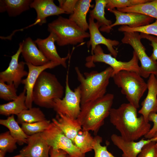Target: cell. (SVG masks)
Here are the masks:
<instances>
[{"mask_svg": "<svg viewBox=\"0 0 157 157\" xmlns=\"http://www.w3.org/2000/svg\"><path fill=\"white\" fill-rule=\"evenodd\" d=\"M110 123L127 141H135L144 136L151 129L142 115L138 117L137 108L129 103L122 104L118 108H111Z\"/></svg>", "mask_w": 157, "mask_h": 157, "instance_id": "obj_1", "label": "cell"}, {"mask_svg": "<svg viewBox=\"0 0 157 157\" xmlns=\"http://www.w3.org/2000/svg\"><path fill=\"white\" fill-rule=\"evenodd\" d=\"M114 95L108 93L103 97L81 106L80 113L77 119L82 130L94 132L96 135L109 116Z\"/></svg>", "mask_w": 157, "mask_h": 157, "instance_id": "obj_2", "label": "cell"}, {"mask_svg": "<svg viewBox=\"0 0 157 157\" xmlns=\"http://www.w3.org/2000/svg\"><path fill=\"white\" fill-rule=\"evenodd\" d=\"M81 91V106L101 98L106 94L107 88L112 77L113 69L110 67L100 72L93 71L83 74L79 68H75Z\"/></svg>", "mask_w": 157, "mask_h": 157, "instance_id": "obj_3", "label": "cell"}, {"mask_svg": "<svg viewBox=\"0 0 157 157\" xmlns=\"http://www.w3.org/2000/svg\"><path fill=\"white\" fill-rule=\"evenodd\" d=\"M64 88L56 76L46 71L38 77L33 91V102L36 105L47 108H53L54 100L61 99Z\"/></svg>", "mask_w": 157, "mask_h": 157, "instance_id": "obj_4", "label": "cell"}, {"mask_svg": "<svg viewBox=\"0 0 157 157\" xmlns=\"http://www.w3.org/2000/svg\"><path fill=\"white\" fill-rule=\"evenodd\" d=\"M47 30L54 35L60 46L75 45L90 38L89 33L82 30L75 23L61 16L49 23Z\"/></svg>", "mask_w": 157, "mask_h": 157, "instance_id": "obj_5", "label": "cell"}, {"mask_svg": "<svg viewBox=\"0 0 157 157\" xmlns=\"http://www.w3.org/2000/svg\"><path fill=\"white\" fill-rule=\"evenodd\" d=\"M115 84L121 89L129 103L137 109L140 101L147 89L146 83L140 74L136 72L122 71L112 77Z\"/></svg>", "mask_w": 157, "mask_h": 157, "instance_id": "obj_6", "label": "cell"}, {"mask_svg": "<svg viewBox=\"0 0 157 157\" xmlns=\"http://www.w3.org/2000/svg\"><path fill=\"white\" fill-rule=\"evenodd\" d=\"M139 60L136 53L133 51L131 59L129 61L123 62L117 60L110 54L105 53L101 47L97 46L93 54L85 58V66L91 68L95 66L94 63L101 62L109 65L113 69L112 77L122 71H129L137 72L140 74V67L138 65Z\"/></svg>", "mask_w": 157, "mask_h": 157, "instance_id": "obj_7", "label": "cell"}, {"mask_svg": "<svg viewBox=\"0 0 157 157\" xmlns=\"http://www.w3.org/2000/svg\"><path fill=\"white\" fill-rule=\"evenodd\" d=\"M121 41L133 48L141 63L140 74L147 78L152 74H157V61L152 60L147 54L146 49L141 41L140 35L137 32H124Z\"/></svg>", "mask_w": 157, "mask_h": 157, "instance_id": "obj_8", "label": "cell"}, {"mask_svg": "<svg viewBox=\"0 0 157 157\" xmlns=\"http://www.w3.org/2000/svg\"><path fill=\"white\" fill-rule=\"evenodd\" d=\"M40 134L51 148L65 151L69 157H85L64 133L53 122Z\"/></svg>", "mask_w": 157, "mask_h": 157, "instance_id": "obj_9", "label": "cell"}, {"mask_svg": "<svg viewBox=\"0 0 157 157\" xmlns=\"http://www.w3.org/2000/svg\"><path fill=\"white\" fill-rule=\"evenodd\" d=\"M81 95L79 86L73 91L69 82V71H67L65 81V96L63 99L54 100L53 108L56 113H60L74 119H76L81 110Z\"/></svg>", "mask_w": 157, "mask_h": 157, "instance_id": "obj_10", "label": "cell"}, {"mask_svg": "<svg viewBox=\"0 0 157 157\" xmlns=\"http://www.w3.org/2000/svg\"><path fill=\"white\" fill-rule=\"evenodd\" d=\"M22 42L16 53L11 56L8 68L0 73V80L8 84L14 83L17 88L21 83L22 78L27 76L28 72L24 69L25 62H19V57L22 52Z\"/></svg>", "mask_w": 157, "mask_h": 157, "instance_id": "obj_11", "label": "cell"}, {"mask_svg": "<svg viewBox=\"0 0 157 157\" xmlns=\"http://www.w3.org/2000/svg\"><path fill=\"white\" fill-rule=\"evenodd\" d=\"M99 27L94 19L89 16L88 19V30L90 35V39L87 45L88 48L91 47V54H93V51L96 47L100 44L105 45L110 54L116 58L118 54V51L114 47L118 45L119 42L117 40H112L105 38L101 33Z\"/></svg>", "mask_w": 157, "mask_h": 157, "instance_id": "obj_12", "label": "cell"}, {"mask_svg": "<svg viewBox=\"0 0 157 157\" xmlns=\"http://www.w3.org/2000/svg\"><path fill=\"white\" fill-rule=\"evenodd\" d=\"M28 68V74L26 77L22 80L21 83L24 85V89L26 91V104L29 109L32 108L33 89L35 83L40 74L48 69H52L60 65L58 63L50 61L41 66H34L29 63H26Z\"/></svg>", "mask_w": 157, "mask_h": 157, "instance_id": "obj_13", "label": "cell"}, {"mask_svg": "<svg viewBox=\"0 0 157 157\" xmlns=\"http://www.w3.org/2000/svg\"><path fill=\"white\" fill-rule=\"evenodd\" d=\"M108 11L114 15L116 19L115 22L109 28L110 32L113 27L117 25L137 27L149 24L154 19L152 17L143 14L135 13H123L115 8Z\"/></svg>", "mask_w": 157, "mask_h": 157, "instance_id": "obj_14", "label": "cell"}, {"mask_svg": "<svg viewBox=\"0 0 157 157\" xmlns=\"http://www.w3.org/2000/svg\"><path fill=\"white\" fill-rule=\"evenodd\" d=\"M56 38L54 35L50 33L46 38H37L35 41L38 48L44 56L49 61L58 63L64 67H67L66 62L70 57L69 52L65 57H61L58 54L55 44Z\"/></svg>", "mask_w": 157, "mask_h": 157, "instance_id": "obj_15", "label": "cell"}, {"mask_svg": "<svg viewBox=\"0 0 157 157\" xmlns=\"http://www.w3.org/2000/svg\"><path fill=\"white\" fill-rule=\"evenodd\" d=\"M27 145L20 151L24 157H49L50 147L40 135V133L29 136Z\"/></svg>", "mask_w": 157, "mask_h": 157, "instance_id": "obj_16", "label": "cell"}, {"mask_svg": "<svg viewBox=\"0 0 157 157\" xmlns=\"http://www.w3.org/2000/svg\"><path fill=\"white\" fill-rule=\"evenodd\" d=\"M111 139L113 144L123 152L122 156L137 157L144 145L151 142H156L157 137L146 140L142 138L138 142H135L126 141L121 136L113 134Z\"/></svg>", "mask_w": 157, "mask_h": 157, "instance_id": "obj_17", "label": "cell"}, {"mask_svg": "<svg viewBox=\"0 0 157 157\" xmlns=\"http://www.w3.org/2000/svg\"><path fill=\"white\" fill-rule=\"evenodd\" d=\"M37 13V17L34 24L42 25L47 22V18L49 16L58 15L65 13L56 6L53 0H34L30 5Z\"/></svg>", "mask_w": 157, "mask_h": 157, "instance_id": "obj_18", "label": "cell"}, {"mask_svg": "<svg viewBox=\"0 0 157 157\" xmlns=\"http://www.w3.org/2000/svg\"><path fill=\"white\" fill-rule=\"evenodd\" d=\"M148 92L141 103L142 106L138 113L141 114L145 121L149 122V115L157 112V79L156 76L151 74L147 82Z\"/></svg>", "mask_w": 157, "mask_h": 157, "instance_id": "obj_19", "label": "cell"}, {"mask_svg": "<svg viewBox=\"0 0 157 157\" xmlns=\"http://www.w3.org/2000/svg\"><path fill=\"white\" fill-rule=\"evenodd\" d=\"M22 42L21 53L25 63L39 66L44 65L50 61L44 56L37 47L35 41L31 38H26Z\"/></svg>", "mask_w": 157, "mask_h": 157, "instance_id": "obj_20", "label": "cell"}, {"mask_svg": "<svg viewBox=\"0 0 157 157\" xmlns=\"http://www.w3.org/2000/svg\"><path fill=\"white\" fill-rule=\"evenodd\" d=\"M53 123L68 138L73 141L78 132L82 130V126L77 119H74L60 113H57Z\"/></svg>", "mask_w": 157, "mask_h": 157, "instance_id": "obj_21", "label": "cell"}, {"mask_svg": "<svg viewBox=\"0 0 157 157\" xmlns=\"http://www.w3.org/2000/svg\"><path fill=\"white\" fill-rule=\"evenodd\" d=\"M92 2L91 0H78L73 13L69 16V19L85 31L88 29L86 16L90 8L93 6Z\"/></svg>", "mask_w": 157, "mask_h": 157, "instance_id": "obj_22", "label": "cell"}, {"mask_svg": "<svg viewBox=\"0 0 157 157\" xmlns=\"http://www.w3.org/2000/svg\"><path fill=\"white\" fill-rule=\"evenodd\" d=\"M108 0H95L94 8L89 12L90 15L97 20L100 31L109 33V28L112 24L111 21L105 17V9Z\"/></svg>", "mask_w": 157, "mask_h": 157, "instance_id": "obj_23", "label": "cell"}, {"mask_svg": "<svg viewBox=\"0 0 157 157\" xmlns=\"http://www.w3.org/2000/svg\"><path fill=\"white\" fill-rule=\"evenodd\" d=\"M0 1V12L6 11L9 16L15 17L28 10L33 0H1Z\"/></svg>", "mask_w": 157, "mask_h": 157, "instance_id": "obj_24", "label": "cell"}, {"mask_svg": "<svg viewBox=\"0 0 157 157\" xmlns=\"http://www.w3.org/2000/svg\"><path fill=\"white\" fill-rule=\"evenodd\" d=\"M26 91L24 89L16 99L0 105V114L6 116L13 115L17 116L23 110L28 109L26 104Z\"/></svg>", "mask_w": 157, "mask_h": 157, "instance_id": "obj_25", "label": "cell"}, {"mask_svg": "<svg viewBox=\"0 0 157 157\" xmlns=\"http://www.w3.org/2000/svg\"><path fill=\"white\" fill-rule=\"evenodd\" d=\"M0 124L9 130L11 135L17 141L19 145L27 143L29 136L25 134L19 126V124L15 119L14 115L8 116L6 119H1Z\"/></svg>", "mask_w": 157, "mask_h": 157, "instance_id": "obj_26", "label": "cell"}, {"mask_svg": "<svg viewBox=\"0 0 157 157\" xmlns=\"http://www.w3.org/2000/svg\"><path fill=\"white\" fill-rule=\"evenodd\" d=\"M118 10L123 13H135L143 14L157 20V0L129 7L119 8Z\"/></svg>", "mask_w": 157, "mask_h": 157, "instance_id": "obj_27", "label": "cell"}, {"mask_svg": "<svg viewBox=\"0 0 157 157\" xmlns=\"http://www.w3.org/2000/svg\"><path fill=\"white\" fill-rule=\"evenodd\" d=\"M73 142L75 146L83 154L93 150L94 140L89 131L82 130L78 132Z\"/></svg>", "mask_w": 157, "mask_h": 157, "instance_id": "obj_28", "label": "cell"}, {"mask_svg": "<svg viewBox=\"0 0 157 157\" xmlns=\"http://www.w3.org/2000/svg\"><path fill=\"white\" fill-rule=\"evenodd\" d=\"M47 119L39 108L33 107L24 110L17 115L18 124L31 123Z\"/></svg>", "mask_w": 157, "mask_h": 157, "instance_id": "obj_29", "label": "cell"}, {"mask_svg": "<svg viewBox=\"0 0 157 157\" xmlns=\"http://www.w3.org/2000/svg\"><path fill=\"white\" fill-rule=\"evenodd\" d=\"M50 121L47 119L31 123H24L21 128L28 136L41 133L47 129L50 125Z\"/></svg>", "mask_w": 157, "mask_h": 157, "instance_id": "obj_30", "label": "cell"}, {"mask_svg": "<svg viewBox=\"0 0 157 157\" xmlns=\"http://www.w3.org/2000/svg\"><path fill=\"white\" fill-rule=\"evenodd\" d=\"M121 32H137L157 37V20L151 24L140 27L131 28L127 26H122L118 28Z\"/></svg>", "mask_w": 157, "mask_h": 157, "instance_id": "obj_31", "label": "cell"}, {"mask_svg": "<svg viewBox=\"0 0 157 157\" xmlns=\"http://www.w3.org/2000/svg\"><path fill=\"white\" fill-rule=\"evenodd\" d=\"M17 141L11 135L9 131L0 135V150L6 153L12 152L17 148Z\"/></svg>", "mask_w": 157, "mask_h": 157, "instance_id": "obj_32", "label": "cell"}, {"mask_svg": "<svg viewBox=\"0 0 157 157\" xmlns=\"http://www.w3.org/2000/svg\"><path fill=\"white\" fill-rule=\"evenodd\" d=\"M5 83L0 80V98L6 101L16 99L18 95L15 85L14 83L6 84Z\"/></svg>", "mask_w": 157, "mask_h": 157, "instance_id": "obj_33", "label": "cell"}, {"mask_svg": "<svg viewBox=\"0 0 157 157\" xmlns=\"http://www.w3.org/2000/svg\"><path fill=\"white\" fill-rule=\"evenodd\" d=\"M150 0H108L106 8L108 10L129 7L144 3Z\"/></svg>", "mask_w": 157, "mask_h": 157, "instance_id": "obj_34", "label": "cell"}, {"mask_svg": "<svg viewBox=\"0 0 157 157\" xmlns=\"http://www.w3.org/2000/svg\"><path fill=\"white\" fill-rule=\"evenodd\" d=\"M94 140L93 150L94 155V157H115L108 151L107 146L101 145V143L102 141L101 137L96 135L94 138Z\"/></svg>", "mask_w": 157, "mask_h": 157, "instance_id": "obj_35", "label": "cell"}, {"mask_svg": "<svg viewBox=\"0 0 157 157\" xmlns=\"http://www.w3.org/2000/svg\"><path fill=\"white\" fill-rule=\"evenodd\" d=\"M137 157H157L156 142H151L144 145Z\"/></svg>", "mask_w": 157, "mask_h": 157, "instance_id": "obj_36", "label": "cell"}, {"mask_svg": "<svg viewBox=\"0 0 157 157\" xmlns=\"http://www.w3.org/2000/svg\"><path fill=\"white\" fill-rule=\"evenodd\" d=\"M78 0H58V6L65 13L70 15L72 14Z\"/></svg>", "mask_w": 157, "mask_h": 157, "instance_id": "obj_37", "label": "cell"}, {"mask_svg": "<svg viewBox=\"0 0 157 157\" xmlns=\"http://www.w3.org/2000/svg\"><path fill=\"white\" fill-rule=\"evenodd\" d=\"M140 36L141 39H145L149 41L150 42V45L153 48V52L150 56L153 60H157V37L140 33Z\"/></svg>", "mask_w": 157, "mask_h": 157, "instance_id": "obj_38", "label": "cell"}, {"mask_svg": "<svg viewBox=\"0 0 157 157\" xmlns=\"http://www.w3.org/2000/svg\"><path fill=\"white\" fill-rule=\"evenodd\" d=\"M148 119L153 123V125L149 132L144 136L147 139L153 138L157 132V113H151L149 115Z\"/></svg>", "mask_w": 157, "mask_h": 157, "instance_id": "obj_39", "label": "cell"}, {"mask_svg": "<svg viewBox=\"0 0 157 157\" xmlns=\"http://www.w3.org/2000/svg\"><path fill=\"white\" fill-rule=\"evenodd\" d=\"M50 157H67V154L65 151L61 149H54L50 148Z\"/></svg>", "mask_w": 157, "mask_h": 157, "instance_id": "obj_40", "label": "cell"}, {"mask_svg": "<svg viewBox=\"0 0 157 157\" xmlns=\"http://www.w3.org/2000/svg\"><path fill=\"white\" fill-rule=\"evenodd\" d=\"M6 152L0 150V157H5Z\"/></svg>", "mask_w": 157, "mask_h": 157, "instance_id": "obj_41", "label": "cell"}, {"mask_svg": "<svg viewBox=\"0 0 157 157\" xmlns=\"http://www.w3.org/2000/svg\"><path fill=\"white\" fill-rule=\"evenodd\" d=\"M24 157L19 154L18 155H17L12 157Z\"/></svg>", "mask_w": 157, "mask_h": 157, "instance_id": "obj_42", "label": "cell"}, {"mask_svg": "<svg viewBox=\"0 0 157 157\" xmlns=\"http://www.w3.org/2000/svg\"><path fill=\"white\" fill-rule=\"evenodd\" d=\"M154 137H157V132H156V133L155 134V135L154 136ZM156 148H157V141L156 142Z\"/></svg>", "mask_w": 157, "mask_h": 157, "instance_id": "obj_43", "label": "cell"}, {"mask_svg": "<svg viewBox=\"0 0 157 157\" xmlns=\"http://www.w3.org/2000/svg\"><path fill=\"white\" fill-rule=\"evenodd\" d=\"M156 76V79H157V74Z\"/></svg>", "mask_w": 157, "mask_h": 157, "instance_id": "obj_44", "label": "cell"}, {"mask_svg": "<svg viewBox=\"0 0 157 157\" xmlns=\"http://www.w3.org/2000/svg\"><path fill=\"white\" fill-rule=\"evenodd\" d=\"M67 157H69V156L67 155Z\"/></svg>", "mask_w": 157, "mask_h": 157, "instance_id": "obj_45", "label": "cell"}, {"mask_svg": "<svg viewBox=\"0 0 157 157\" xmlns=\"http://www.w3.org/2000/svg\"><path fill=\"white\" fill-rule=\"evenodd\" d=\"M122 157H124V156H122Z\"/></svg>", "mask_w": 157, "mask_h": 157, "instance_id": "obj_46", "label": "cell"}]
</instances>
